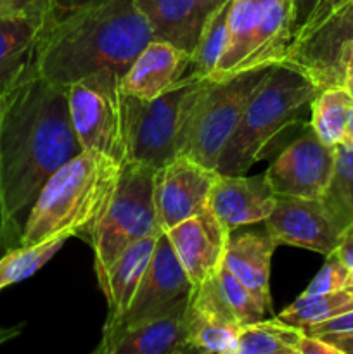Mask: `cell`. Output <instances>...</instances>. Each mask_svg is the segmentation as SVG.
I'll use <instances>...</instances> for the list:
<instances>
[{
	"label": "cell",
	"instance_id": "obj_15",
	"mask_svg": "<svg viewBox=\"0 0 353 354\" xmlns=\"http://www.w3.org/2000/svg\"><path fill=\"white\" fill-rule=\"evenodd\" d=\"M353 41V0L336 10L308 37L293 41L286 64L307 73L318 88L331 86L332 71L346 45Z\"/></svg>",
	"mask_w": 353,
	"mask_h": 354
},
{
	"label": "cell",
	"instance_id": "obj_20",
	"mask_svg": "<svg viewBox=\"0 0 353 354\" xmlns=\"http://www.w3.org/2000/svg\"><path fill=\"white\" fill-rule=\"evenodd\" d=\"M159 237V235H158ZM158 237H145L128 245L102 275H99V286L107 301V318L104 327L120 320L121 315L132 304L135 292L141 286L144 273L151 263Z\"/></svg>",
	"mask_w": 353,
	"mask_h": 354
},
{
	"label": "cell",
	"instance_id": "obj_30",
	"mask_svg": "<svg viewBox=\"0 0 353 354\" xmlns=\"http://www.w3.org/2000/svg\"><path fill=\"white\" fill-rule=\"evenodd\" d=\"M218 286H220V292L224 296L225 304L232 311V315H234L241 327L263 320L266 310L256 299L255 294L244 283L239 282L237 277L225 266V263L221 265L220 272H218Z\"/></svg>",
	"mask_w": 353,
	"mask_h": 354
},
{
	"label": "cell",
	"instance_id": "obj_26",
	"mask_svg": "<svg viewBox=\"0 0 353 354\" xmlns=\"http://www.w3.org/2000/svg\"><path fill=\"white\" fill-rule=\"evenodd\" d=\"M352 310L353 297L343 289L329 294H301L291 306L280 311L277 318L305 332L311 325Z\"/></svg>",
	"mask_w": 353,
	"mask_h": 354
},
{
	"label": "cell",
	"instance_id": "obj_6",
	"mask_svg": "<svg viewBox=\"0 0 353 354\" xmlns=\"http://www.w3.org/2000/svg\"><path fill=\"white\" fill-rule=\"evenodd\" d=\"M69 116L82 151H97L125 165L132 159V97L121 75L102 69L68 86Z\"/></svg>",
	"mask_w": 353,
	"mask_h": 354
},
{
	"label": "cell",
	"instance_id": "obj_31",
	"mask_svg": "<svg viewBox=\"0 0 353 354\" xmlns=\"http://www.w3.org/2000/svg\"><path fill=\"white\" fill-rule=\"evenodd\" d=\"M325 258L327 259H325L324 266H322L320 272L311 280L310 286L307 287L303 294H329L336 292V290H343L346 287L350 270L343 265L341 259L334 252H331Z\"/></svg>",
	"mask_w": 353,
	"mask_h": 354
},
{
	"label": "cell",
	"instance_id": "obj_17",
	"mask_svg": "<svg viewBox=\"0 0 353 354\" xmlns=\"http://www.w3.org/2000/svg\"><path fill=\"white\" fill-rule=\"evenodd\" d=\"M156 40L182 50H196L201 33L215 12L228 0H134Z\"/></svg>",
	"mask_w": 353,
	"mask_h": 354
},
{
	"label": "cell",
	"instance_id": "obj_11",
	"mask_svg": "<svg viewBox=\"0 0 353 354\" xmlns=\"http://www.w3.org/2000/svg\"><path fill=\"white\" fill-rule=\"evenodd\" d=\"M348 223L324 197L277 196L265 220L266 234L275 244L293 245L329 256L336 251Z\"/></svg>",
	"mask_w": 353,
	"mask_h": 354
},
{
	"label": "cell",
	"instance_id": "obj_21",
	"mask_svg": "<svg viewBox=\"0 0 353 354\" xmlns=\"http://www.w3.org/2000/svg\"><path fill=\"white\" fill-rule=\"evenodd\" d=\"M277 244L269 234H241L228 241L225 266L256 296L266 311L270 299V265Z\"/></svg>",
	"mask_w": 353,
	"mask_h": 354
},
{
	"label": "cell",
	"instance_id": "obj_7",
	"mask_svg": "<svg viewBox=\"0 0 353 354\" xmlns=\"http://www.w3.org/2000/svg\"><path fill=\"white\" fill-rule=\"evenodd\" d=\"M154 166L130 159L123 165L116 192L87 235L97 277L134 242L161 235L154 204Z\"/></svg>",
	"mask_w": 353,
	"mask_h": 354
},
{
	"label": "cell",
	"instance_id": "obj_3",
	"mask_svg": "<svg viewBox=\"0 0 353 354\" xmlns=\"http://www.w3.org/2000/svg\"><path fill=\"white\" fill-rule=\"evenodd\" d=\"M123 165L97 151L83 149L42 187L26 220L19 245L52 237L90 234L116 192Z\"/></svg>",
	"mask_w": 353,
	"mask_h": 354
},
{
	"label": "cell",
	"instance_id": "obj_25",
	"mask_svg": "<svg viewBox=\"0 0 353 354\" xmlns=\"http://www.w3.org/2000/svg\"><path fill=\"white\" fill-rule=\"evenodd\" d=\"M303 330L282 320H260L241 327L237 354H296Z\"/></svg>",
	"mask_w": 353,
	"mask_h": 354
},
{
	"label": "cell",
	"instance_id": "obj_5",
	"mask_svg": "<svg viewBox=\"0 0 353 354\" xmlns=\"http://www.w3.org/2000/svg\"><path fill=\"white\" fill-rule=\"evenodd\" d=\"M298 23V0H230L227 45L210 80L284 64Z\"/></svg>",
	"mask_w": 353,
	"mask_h": 354
},
{
	"label": "cell",
	"instance_id": "obj_1",
	"mask_svg": "<svg viewBox=\"0 0 353 354\" xmlns=\"http://www.w3.org/2000/svg\"><path fill=\"white\" fill-rule=\"evenodd\" d=\"M82 152L68 88L31 71L0 97V218L6 252L19 245L42 187Z\"/></svg>",
	"mask_w": 353,
	"mask_h": 354
},
{
	"label": "cell",
	"instance_id": "obj_33",
	"mask_svg": "<svg viewBox=\"0 0 353 354\" xmlns=\"http://www.w3.org/2000/svg\"><path fill=\"white\" fill-rule=\"evenodd\" d=\"M54 10V0H0V17L24 16L45 21Z\"/></svg>",
	"mask_w": 353,
	"mask_h": 354
},
{
	"label": "cell",
	"instance_id": "obj_13",
	"mask_svg": "<svg viewBox=\"0 0 353 354\" xmlns=\"http://www.w3.org/2000/svg\"><path fill=\"white\" fill-rule=\"evenodd\" d=\"M220 173L185 154L156 169L154 204L163 234L210 207L211 190Z\"/></svg>",
	"mask_w": 353,
	"mask_h": 354
},
{
	"label": "cell",
	"instance_id": "obj_24",
	"mask_svg": "<svg viewBox=\"0 0 353 354\" xmlns=\"http://www.w3.org/2000/svg\"><path fill=\"white\" fill-rule=\"evenodd\" d=\"M353 104V92L346 86L334 85L320 88L310 106V127L324 144L336 147L345 140L346 121Z\"/></svg>",
	"mask_w": 353,
	"mask_h": 354
},
{
	"label": "cell",
	"instance_id": "obj_37",
	"mask_svg": "<svg viewBox=\"0 0 353 354\" xmlns=\"http://www.w3.org/2000/svg\"><path fill=\"white\" fill-rule=\"evenodd\" d=\"M324 341L334 346L341 354H353V332H346V334H327L320 335Z\"/></svg>",
	"mask_w": 353,
	"mask_h": 354
},
{
	"label": "cell",
	"instance_id": "obj_29",
	"mask_svg": "<svg viewBox=\"0 0 353 354\" xmlns=\"http://www.w3.org/2000/svg\"><path fill=\"white\" fill-rule=\"evenodd\" d=\"M324 199L346 223H353V144L350 142L336 145L334 173Z\"/></svg>",
	"mask_w": 353,
	"mask_h": 354
},
{
	"label": "cell",
	"instance_id": "obj_39",
	"mask_svg": "<svg viewBox=\"0 0 353 354\" xmlns=\"http://www.w3.org/2000/svg\"><path fill=\"white\" fill-rule=\"evenodd\" d=\"M21 334V325L17 327H7V328H0V346L6 344V342L12 341L14 337Z\"/></svg>",
	"mask_w": 353,
	"mask_h": 354
},
{
	"label": "cell",
	"instance_id": "obj_14",
	"mask_svg": "<svg viewBox=\"0 0 353 354\" xmlns=\"http://www.w3.org/2000/svg\"><path fill=\"white\" fill-rule=\"evenodd\" d=\"M232 230L208 207L166 232L192 289L220 272Z\"/></svg>",
	"mask_w": 353,
	"mask_h": 354
},
{
	"label": "cell",
	"instance_id": "obj_42",
	"mask_svg": "<svg viewBox=\"0 0 353 354\" xmlns=\"http://www.w3.org/2000/svg\"><path fill=\"white\" fill-rule=\"evenodd\" d=\"M6 252V248H3V241H2V218H0V256Z\"/></svg>",
	"mask_w": 353,
	"mask_h": 354
},
{
	"label": "cell",
	"instance_id": "obj_2",
	"mask_svg": "<svg viewBox=\"0 0 353 354\" xmlns=\"http://www.w3.org/2000/svg\"><path fill=\"white\" fill-rule=\"evenodd\" d=\"M154 38L134 0H106L45 19L35 52V71L68 88L102 69L125 75Z\"/></svg>",
	"mask_w": 353,
	"mask_h": 354
},
{
	"label": "cell",
	"instance_id": "obj_36",
	"mask_svg": "<svg viewBox=\"0 0 353 354\" xmlns=\"http://www.w3.org/2000/svg\"><path fill=\"white\" fill-rule=\"evenodd\" d=\"M334 254L341 259V263L350 272H353V223L348 225L346 230L343 232L341 241H339Z\"/></svg>",
	"mask_w": 353,
	"mask_h": 354
},
{
	"label": "cell",
	"instance_id": "obj_41",
	"mask_svg": "<svg viewBox=\"0 0 353 354\" xmlns=\"http://www.w3.org/2000/svg\"><path fill=\"white\" fill-rule=\"evenodd\" d=\"M346 292L350 294V296L353 297V272H350V277H348V282H346V287H345Z\"/></svg>",
	"mask_w": 353,
	"mask_h": 354
},
{
	"label": "cell",
	"instance_id": "obj_28",
	"mask_svg": "<svg viewBox=\"0 0 353 354\" xmlns=\"http://www.w3.org/2000/svg\"><path fill=\"white\" fill-rule=\"evenodd\" d=\"M230 0L225 2L217 12L211 16L201 33L196 50L192 52V73L201 78L210 80L217 69L218 61L227 45V21Z\"/></svg>",
	"mask_w": 353,
	"mask_h": 354
},
{
	"label": "cell",
	"instance_id": "obj_12",
	"mask_svg": "<svg viewBox=\"0 0 353 354\" xmlns=\"http://www.w3.org/2000/svg\"><path fill=\"white\" fill-rule=\"evenodd\" d=\"M336 147L324 144L310 123L279 152L265 171L277 196L324 197L334 173Z\"/></svg>",
	"mask_w": 353,
	"mask_h": 354
},
{
	"label": "cell",
	"instance_id": "obj_23",
	"mask_svg": "<svg viewBox=\"0 0 353 354\" xmlns=\"http://www.w3.org/2000/svg\"><path fill=\"white\" fill-rule=\"evenodd\" d=\"M192 294V292H190ZM241 325L190 296L187 306V341L192 353L237 354Z\"/></svg>",
	"mask_w": 353,
	"mask_h": 354
},
{
	"label": "cell",
	"instance_id": "obj_4",
	"mask_svg": "<svg viewBox=\"0 0 353 354\" xmlns=\"http://www.w3.org/2000/svg\"><path fill=\"white\" fill-rule=\"evenodd\" d=\"M320 88L291 64L269 69L249 99L237 130L218 161L220 175H244L256 162L269 158L286 135L301 123Z\"/></svg>",
	"mask_w": 353,
	"mask_h": 354
},
{
	"label": "cell",
	"instance_id": "obj_32",
	"mask_svg": "<svg viewBox=\"0 0 353 354\" xmlns=\"http://www.w3.org/2000/svg\"><path fill=\"white\" fill-rule=\"evenodd\" d=\"M348 2L350 0H311L308 9L305 10L301 21L296 23L293 41H298L301 40V38L308 37V35H310L315 28L320 26L331 14H334L336 10L341 9V7ZM293 41H291V44H293Z\"/></svg>",
	"mask_w": 353,
	"mask_h": 354
},
{
	"label": "cell",
	"instance_id": "obj_19",
	"mask_svg": "<svg viewBox=\"0 0 353 354\" xmlns=\"http://www.w3.org/2000/svg\"><path fill=\"white\" fill-rule=\"evenodd\" d=\"M190 299V297H189ZM189 299L163 317L138 325L97 349L99 354H190L187 341Z\"/></svg>",
	"mask_w": 353,
	"mask_h": 354
},
{
	"label": "cell",
	"instance_id": "obj_10",
	"mask_svg": "<svg viewBox=\"0 0 353 354\" xmlns=\"http://www.w3.org/2000/svg\"><path fill=\"white\" fill-rule=\"evenodd\" d=\"M192 292V283L183 272L166 234L156 241L151 263L144 273L141 286L135 292L128 310L113 325L102 328V341L99 348L109 344L114 337L138 325L163 317L185 303ZM96 349V351H97Z\"/></svg>",
	"mask_w": 353,
	"mask_h": 354
},
{
	"label": "cell",
	"instance_id": "obj_38",
	"mask_svg": "<svg viewBox=\"0 0 353 354\" xmlns=\"http://www.w3.org/2000/svg\"><path fill=\"white\" fill-rule=\"evenodd\" d=\"M106 0H54V14L69 12V10L80 9V7L96 6V3H102Z\"/></svg>",
	"mask_w": 353,
	"mask_h": 354
},
{
	"label": "cell",
	"instance_id": "obj_18",
	"mask_svg": "<svg viewBox=\"0 0 353 354\" xmlns=\"http://www.w3.org/2000/svg\"><path fill=\"white\" fill-rule=\"evenodd\" d=\"M277 203L266 175H218L210 197V209L230 230L265 221Z\"/></svg>",
	"mask_w": 353,
	"mask_h": 354
},
{
	"label": "cell",
	"instance_id": "obj_8",
	"mask_svg": "<svg viewBox=\"0 0 353 354\" xmlns=\"http://www.w3.org/2000/svg\"><path fill=\"white\" fill-rule=\"evenodd\" d=\"M269 69H256L217 82L206 80L190 111L180 154L217 169L225 145L237 130L249 99Z\"/></svg>",
	"mask_w": 353,
	"mask_h": 354
},
{
	"label": "cell",
	"instance_id": "obj_16",
	"mask_svg": "<svg viewBox=\"0 0 353 354\" xmlns=\"http://www.w3.org/2000/svg\"><path fill=\"white\" fill-rule=\"evenodd\" d=\"M192 71V55L152 38L121 76V90L138 100H152L179 85Z\"/></svg>",
	"mask_w": 353,
	"mask_h": 354
},
{
	"label": "cell",
	"instance_id": "obj_22",
	"mask_svg": "<svg viewBox=\"0 0 353 354\" xmlns=\"http://www.w3.org/2000/svg\"><path fill=\"white\" fill-rule=\"evenodd\" d=\"M44 23L24 16L0 17V97L35 71V52Z\"/></svg>",
	"mask_w": 353,
	"mask_h": 354
},
{
	"label": "cell",
	"instance_id": "obj_27",
	"mask_svg": "<svg viewBox=\"0 0 353 354\" xmlns=\"http://www.w3.org/2000/svg\"><path fill=\"white\" fill-rule=\"evenodd\" d=\"M69 237H52L31 245H17L0 256V290L23 282L47 265Z\"/></svg>",
	"mask_w": 353,
	"mask_h": 354
},
{
	"label": "cell",
	"instance_id": "obj_40",
	"mask_svg": "<svg viewBox=\"0 0 353 354\" xmlns=\"http://www.w3.org/2000/svg\"><path fill=\"white\" fill-rule=\"evenodd\" d=\"M345 140L353 144V104L350 107L348 113V121H346V131H345Z\"/></svg>",
	"mask_w": 353,
	"mask_h": 354
},
{
	"label": "cell",
	"instance_id": "obj_35",
	"mask_svg": "<svg viewBox=\"0 0 353 354\" xmlns=\"http://www.w3.org/2000/svg\"><path fill=\"white\" fill-rule=\"evenodd\" d=\"M296 354H341L332 344L324 341L317 335H307L301 337L300 344L296 348Z\"/></svg>",
	"mask_w": 353,
	"mask_h": 354
},
{
	"label": "cell",
	"instance_id": "obj_34",
	"mask_svg": "<svg viewBox=\"0 0 353 354\" xmlns=\"http://www.w3.org/2000/svg\"><path fill=\"white\" fill-rule=\"evenodd\" d=\"M346 332H353V310L346 311V313L332 317L329 320L320 322L317 325H311L305 330L307 335H327V334H346Z\"/></svg>",
	"mask_w": 353,
	"mask_h": 354
},
{
	"label": "cell",
	"instance_id": "obj_9",
	"mask_svg": "<svg viewBox=\"0 0 353 354\" xmlns=\"http://www.w3.org/2000/svg\"><path fill=\"white\" fill-rule=\"evenodd\" d=\"M204 83L206 78L190 71L156 99L132 97V159L158 169L180 154L190 111Z\"/></svg>",
	"mask_w": 353,
	"mask_h": 354
}]
</instances>
